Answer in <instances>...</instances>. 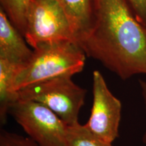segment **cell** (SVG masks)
Listing matches in <instances>:
<instances>
[{"label":"cell","mask_w":146,"mask_h":146,"mask_svg":"<svg viewBox=\"0 0 146 146\" xmlns=\"http://www.w3.org/2000/svg\"><path fill=\"white\" fill-rule=\"evenodd\" d=\"M0 146H39L32 139L22 136L15 133L1 131Z\"/></svg>","instance_id":"cell-12"},{"label":"cell","mask_w":146,"mask_h":146,"mask_svg":"<svg viewBox=\"0 0 146 146\" xmlns=\"http://www.w3.org/2000/svg\"><path fill=\"white\" fill-rule=\"evenodd\" d=\"M66 146H113L109 143L100 139L90 132L85 125L79 123L68 126Z\"/></svg>","instance_id":"cell-10"},{"label":"cell","mask_w":146,"mask_h":146,"mask_svg":"<svg viewBox=\"0 0 146 146\" xmlns=\"http://www.w3.org/2000/svg\"><path fill=\"white\" fill-rule=\"evenodd\" d=\"M66 12L79 45L90 32L94 16V0H58Z\"/></svg>","instance_id":"cell-8"},{"label":"cell","mask_w":146,"mask_h":146,"mask_svg":"<svg viewBox=\"0 0 146 146\" xmlns=\"http://www.w3.org/2000/svg\"><path fill=\"white\" fill-rule=\"evenodd\" d=\"M23 64L0 58V120L6 122L10 107L19 99L18 91L14 89L16 73Z\"/></svg>","instance_id":"cell-9"},{"label":"cell","mask_w":146,"mask_h":146,"mask_svg":"<svg viewBox=\"0 0 146 146\" xmlns=\"http://www.w3.org/2000/svg\"><path fill=\"white\" fill-rule=\"evenodd\" d=\"M137 21L146 29V0H127Z\"/></svg>","instance_id":"cell-13"},{"label":"cell","mask_w":146,"mask_h":146,"mask_svg":"<svg viewBox=\"0 0 146 146\" xmlns=\"http://www.w3.org/2000/svg\"><path fill=\"white\" fill-rule=\"evenodd\" d=\"M139 86H140V88H141L142 98H143V100L144 106H145V112H146V81L140 79L139 81ZM143 143L145 144V145L146 146V131L145 133H144L143 136Z\"/></svg>","instance_id":"cell-14"},{"label":"cell","mask_w":146,"mask_h":146,"mask_svg":"<svg viewBox=\"0 0 146 146\" xmlns=\"http://www.w3.org/2000/svg\"><path fill=\"white\" fill-rule=\"evenodd\" d=\"M80 47L121 79L146 75V29L127 0H94L92 27Z\"/></svg>","instance_id":"cell-1"},{"label":"cell","mask_w":146,"mask_h":146,"mask_svg":"<svg viewBox=\"0 0 146 146\" xmlns=\"http://www.w3.org/2000/svg\"><path fill=\"white\" fill-rule=\"evenodd\" d=\"M9 114L39 146H66L68 125L44 105L18 99Z\"/></svg>","instance_id":"cell-5"},{"label":"cell","mask_w":146,"mask_h":146,"mask_svg":"<svg viewBox=\"0 0 146 146\" xmlns=\"http://www.w3.org/2000/svg\"><path fill=\"white\" fill-rule=\"evenodd\" d=\"M31 0H0L1 8L18 30L24 36L26 16Z\"/></svg>","instance_id":"cell-11"},{"label":"cell","mask_w":146,"mask_h":146,"mask_svg":"<svg viewBox=\"0 0 146 146\" xmlns=\"http://www.w3.org/2000/svg\"><path fill=\"white\" fill-rule=\"evenodd\" d=\"M86 89L74 83L70 76H62L29 85L18 91L19 99L32 100L44 105L72 126L78 123L85 104Z\"/></svg>","instance_id":"cell-3"},{"label":"cell","mask_w":146,"mask_h":146,"mask_svg":"<svg viewBox=\"0 0 146 146\" xmlns=\"http://www.w3.org/2000/svg\"><path fill=\"white\" fill-rule=\"evenodd\" d=\"M24 37L33 49L46 42L77 43L70 19L58 0H31Z\"/></svg>","instance_id":"cell-4"},{"label":"cell","mask_w":146,"mask_h":146,"mask_svg":"<svg viewBox=\"0 0 146 146\" xmlns=\"http://www.w3.org/2000/svg\"><path fill=\"white\" fill-rule=\"evenodd\" d=\"M122 104L110 91L100 71L93 72V105L85 127L103 141L113 143L118 138Z\"/></svg>","instance_id":"cell-6"},{"label":"cell","mask_w":146,"mask_h":146,"mask_svg":"<svg viewBox=\"0 0 146 146\" xmlns=\"http://www.w3.org/2000/svg\"><path fill=\"white\" fill-rule=\"evenodd\" d=\"M0 8V58L25 64L31 57L33 50Z\"/></svg>","instance_id":"cell-7"},{"label":"cell","mask_w":146,"mask_h":146,"mask_svg":"<svg viewBox=\"0 0 146 146\" xmlns=\"http://www.w3.org/2000/svg\"><path fill=\"white\" fill-rule=\"evenodd\" d=\"M86 54L75 42L68 41L40 43L30 59L16 73L14 89L62 76H72L81 72Z\"/></svg>","instance_id":"cell-2"}]
</instances>
